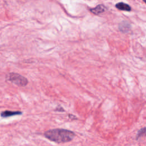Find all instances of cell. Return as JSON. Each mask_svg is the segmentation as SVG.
<instances>
[{
    "mask_svg": "<svg viewBox=\"0 0 146 146\" xmlns=\"http://www.w3.org/2000/svg\"><path fill=\"white\" fill-rule=\"evenodd\" d=\"M115 7L120 10L126 11H130L131 10V7L129 5L122 2L116 3L115 5Z\"/></svg>",
    "mask_w": 146,
    "mask_h": 146,
    "instance_id": "obj_4",
    "label": "cell"
},
{
    "mask_svg": "<svg viewBox=\"0 0 146 146\" xmlns=\"http://www.w3.org/2000/svg\"><path fill=\"white\" fill-rule=\"evenodd\" d=\"M22 112L21 111H5L1 112V116L3 117H10L14 115H21Z\"/></svg>",
    "mask_w": 146,
    "mask_h": 146,
    "instance_id": "obj_5",
    "label": "cell"
},
{
    "mask_svg": "<svg viewBox=\"0 0 146 146\" xmlns=\"http://www.w3.org/2000/svg\"><path fill=\"white\" fill-rule=\"evenodd\" d=\"M75 135L71 131L60 128L50 129L44 133L46 138L58 143L68 142L74 139Z\"/></svg>",
    "mask_w": 146,
    "mask_h": 146,
    "instance_id": "obj_1",
    "label": "cell"
},
{
    "mask_svg": "<svg viewBox=\"0 0 146 146\" xmlns=\"http://www.w3.org/2000/svg\"><path fill=\"white\" fill-rule=\"evenodd\" d=\"M6 79L7 81H9L18 86L23 87L26 86L28 83V80L25 77L17 73H10L6 75Z\"/></svg>",
    "mask_w": 146,
    "mask_h": 146,
    "instance_id": "obj_2",
    "label": "cell"
},
{
    "mask_svg": "<svg viewBox=\"0 0 146 146\" xmlns=\"http://www.w3.org/2000/svg\"><path fill=\"white\" fill-rule=\"evenodd\" d=\"M144 136H146V127H144L138 131L136 135V139H138L139 138Z\"/></svg>",
    "mask_w": 146,
    "mask_h": 146,
    "instance_id": "obj_6",
    "label": "cell"
},
{
    "mask_svg": "<svg viewBox=\"0 0 146 146\" xmlns=\"http://www.w3.org/2000/svg\"><path fill=\"white\" fill-rule=\"evenodd\" d=\"M143 1L145 2V3L146 4V0H143Z\"/></svg>",
    "mask_w": 146,
    "mask_h": 146,
    "instance_id": "obj_7",
    "label": "cell"
},
{
    "mask_svg": "<svg viewBox=\"0 0 146 146\" xmlns=\"http://www.w3.org/2000/svg\"><path fill=\"white\" fill-rule=\"evenodd\" d=\"M90 10L92 13H93L95 15H99L100 13H102L105 11L106 7L103 5L101 4V5H99L96 6L94 8L90 9Z\"/></svg>",
    "mask_w": 146,
    "mask_h": 146,
    "instance_id": "obj_3",
    "label": "cell"
}]
</instances>
